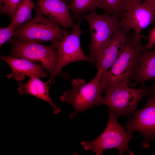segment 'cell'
<instances>
[{"label": "cell", "instance_id": "44dd1931", "mask_svg": "<svg viewBox=\"0 0 155 155\" xmlns=\"http://www.w3.org/2000/svg\"><path fill=\"white\" fill-rule=\"evenodd\" d=\"M148 40V43L144 46L147 49L150 50L152 48L155 44V26L150 31Z\"/></svg>", "mask_w": 155, "mask_h": 155}, {"label": "cell", "instance_id": "52a82bcc", "mask_svg": "<svg viewBox=\"0 0 155 155\" xmlns=\"http://www.w3.org/2000/svg\"><path fill=\"white\" fill-rule=\"evenodd\" d=\"M60 25L53 20L36 13L33 18L15 30L12 38L20 41L52 42L61 40L64 36L65 29Z\"/></svg>", "mask_w": 155, "mask_h": 155}, {"label": "cell", "instance_id": "ffe728a7", "mask_svg": "<svg viewBox=\"0 0 155 155\" xmlns=\"http://www.w3.org/2000/svg\"><path fill=\"white\" fill-rule=\"evenodd\" d=\"M15 30L9 26L6 28H0V46L6 42H9L15 34Z\"/></svg>", "mask_w": 155, "mask_h": 155}, {"label": "cell", "instance_id": "ac0fdd59", "mask_svg": "<svg viewBox=\"0 0 155 155\" xmlns=\"http://www.w3.org/2000/svg\"><path fill=\"white\" fill-rule=\"evenodd\" d=\"M131 2L130 0H104L99 8L104 13L117 15L120 19Z\"/></svg>", "mask_w": 155, "mask_h": 155}, {"label": "cell", "instance_id": "2e32d148", "mask_svg": "<svg viewBox=\"0 0 155 155\" xmlns=\"http://www.w3.org/2000/svg\"><path fill=\"white\" fill-rule=\"evenodd\" d=\"M34 7L33 0H22L15 9L9 25L16 30L31 20L32 12Z\"/></svg>", "mask_w": 155, "mask_h": 155}, {"label": "cell", "instance_id": "7c38bea8", "mask_svg": "<svg viewBox=\"0 0 155 155\" xmlns=\"http://www.w3.org/2000/svg\"><path fill=\"white\" fill-rule=\"evenodd\" d=\"M35 9L36 13L53 20L65 29H73L76 25L65 0H38Z\"/></svg>", "mask_w": 155, "mask_h": 155}, {"label": "cell", "instance_id": "5bb4252c", "mask_svg": "<svg viewBox=\"0 0 155 155\" xmlns=\"http://www.w3.org/2000/svg\"><path fill=\"white\" fill-rule=\"evenodd\" d=\"M51 83L49 80L44 82L39 78H30L26 83H18V93L21 95H31L46 102L52 106L54 113L57 114L61 112V109L54 104L49 94V84Z\"/></svg>", "mask_w": 155, "mask_h": 155}, {"label": "cell", "instance_id": "603a6c76", "mask_svg": "<svg viewBox=\"0 0 155 155\" xmlns=\"http://www.w3.org/2000/svg\"><path fill=\"white\" fill-rule=\"evenodd\" d=\"M148 0L151 5L155 8V0Z\"/></svg>", "mask_w": 155, "mask_h": 155}, {"label": "cell", "instance_id": "9c48e42d", "mask_svg": "<svg viewBox=\"0 0 155 155\" xmlns=\"http://www.w3.org/2000/svg\"><path fill=\"white\" fill-rule=\"evenodd\" d=\"M145 106L136 110L132 118L126 123L127 132L132 135L138 131L144 137L142 145L144 147L149 146L150 142L155 140V93L151 92Z\"/></svg>", "mask_w": 155, "mask_h": 155}, {"label": "cell", "instance_id": "d6986e66", "mask_svg": "<svg viewBox=\"0 0 155 155\" xmlns=\"http://www.w3.org/2000/svg\"><path fill=\"white\" fill-rule=\"evenodd\" d=\"M22 0H0V11L7 14L11 20L14 12Z\"/></svg>", "mask_w": 155, "mask_h": 155}, {"label": "cell", "instance_id": "9a60e30c", "mask_svg": "<svg viewBox=\"0 0 155 155\" xmlns=\"http://www.w3.org/2000/svg\"><path fill=\"white\" fill-rule=\"evenodd\" d=\"M150 80H155V50L150 51L146 48L136 71L134 82L128 84L134 88L140 83Z\"/></svg>", "mask_w": 155, "mask_h": 155}, {"label": "cell", "instance_id": "4fadbf2b", "mask_svg": "<svg viewBox=\"0 0 155 155\" xmlns=\"http://www.w3.org/2000/svg\"><path fill=\"white\" fill-rule=\"evenodd\" d=\"M1 59L6 62L11 69L7 76L9 79L13 77L14 80L20 82L25 79V76L39 78L47 76L39 65L25 58L2 56Z\"/></svg>", "mask_w": 155, "mask_h": 155}, {"label": "cell", "instance_id": "3957f363", "mask_svg": "<svg viewBox=\"0 0 155 155\" xmlns=\"http://www.w3.org/2000/svg\"><path fill=\"white\" fill-rule=\"evenodd\" d=\"M101 74V71H98L96 76L88 83L82 79H73L71 84L72 88L63 92L60 100L71 105L74 109V112L69 114V119L89 108L99 106L102 97Z\"/></svg>", "mask_w": 155, "mask_h": 155}, {"label": "cell", "instance_id": "7a4b0ae2", "mask_svg": "<svg viewBox=\"0 0 155 155\" xmlns=\"http://www.w3.org/2000/svg\"><path fill=\"white\" fill-rule=\"evenodd\" d=\"M141 84L140 87L137 89L129 87L127 82L109 88L106 91L105 96L102 97L99 106H108L117 118L122 116L130 118L142 98L148 96L151 92V88L146 86L144 82Z\"/></svg>", "mask_w": 155, "mask_h": 155}, {"label": "cell", "instance_id": "8fae6325", "mask_svg": "<svg viewBox=\"0 0 155 155\" xmlns=\"http://www.w3.org/2000/svg\"><path fill=\"white\" fill-rule=\"evenodd\" d=\"M130 30L121 26L115 32L109 44L99 54L95 66L102 74L107 72L124 50Z\"/></svg>", "mask_w": 155, "mask_h": 155}, {"label": "cell", "instance_id": "ba28073f", "mask_svg": "<svg viewBox=\"0 0 155 155\" xmlns=\"http://www.w3.org/2000/svg\"><path fill=\"white\" fill-rule=\"evenodd\" d=\"M82 17L78 19L77 24L70 34L65 29V35L60 40L51 42L57 50L59 55L57 66L49 80L52 82L53 78L59 73L62 69L72 62L85 61L94 65V63L90 56L86 55L81 47L80 37L83 32L80 28Z\"/></svg>", "mask_w": 155, "mask_h": 155}, {"label": "cell", "instance_id": "4316f807", "mask_svg": "<svg viewBox=\"0 0 155 155\" xmlns=\"http://www.w3.org/2000/svg\"></svg>", "mask_w": 155, "mask_h": 155}, {"label": "cell", "instance_id": "6da1fadb", "mask_svg": "<svg viewBox=\"0 0 155 155\" xmlns=\"http://www.w3.org/2000/svg\"><path fill=\"white\" fill-rule=\"evenodd\" d=\"M146 49L142 45L141 39H137L133 35L128 36L127 44L122 53L109 69L101 74L102 93L105 94L108 88L116 86L121 83L127 82L128 84L134 80Z\"/></svg>", "mask_w": 155, "mask_h": 155}, {"label": "cell", "instance_id": "30bf717a", "mask_svg": "<svg viewBox=\"0 0 155 155\" xmlns=\"http://www.w3.org/2000/svg\"><path fill=\"white\" fill-rule=\"evenodd\" d=\"M155 8L148 0L140 3L131 2L122 17L121 25L133 31V35L138 39L148 38L141 33L154 21Z\"/></svg>", "mask_w": 155, "mask_h": 155}, {"label": "cell", "instance_id": "7402d4cb", "mask_svg": "<svg viewBox=\"0 0 155 155\" xmlns=\"http://www.w3.org/2000/svg\"><path fill=\"white\" fill-rule=\"evenodd\" d=\"M147 0H130L131 2L132 3H140L144 1H145Z\"/></svg>", "mask_w": 155, "mask_h": 155}, {"label": "cell", "instance_id": "d4e9b609", "mask_svg": "<svg viewBox=\"0 0 155 155\" xmlns=\"http://www.w3.org/2000/svg\"><path fill=\"white\" fill-rule=\"evenodd\" d=\"M42 0H39V1H42Z\"/></svg>", "mask_w": 155, "mask_h": 155}, {"label": "cell", "instance_id": "484cf974", "mask_svg": "<svg viewBox=\"0 0 155 155\" xmlns=\"http://www.w3.org/2000/svg\"><path fill=\"white\" fill-rule=\"evenodd\" d=\"M154 47H155V44H154Z\"/></svg>", "mask_w": 155, "mask_h": 155}, {"label": "cell", "instance_id": "cb8c5ba5", "mask_svg": "<svg viewBox=\"0 0 155 155\" xmlns=\"http://www.w3.org/2000/svg\"><path fill=\"white\" fill-rule=\"evenodd\" d=\"M152 92L155 93V83L154 84L151 88Z\"/></svg>", "mask_w": 155, "mask_h": 155}, {"label": "cell", "instance_id": "277c9868", "mask_svg": "<svg viewBox=\"0 0 155 155\" xmlns=\"http://www.w3.org/2000/svg\"><path fill=\"white\" fill-rule=\"evenodd\" d=\"M109 119L106 127L102 133L93 140L86 142L83 141L81 145L86 150H91L96 155H101L104 150L116 148L119 150V155L127 152L130 155L134 153L129 150V142L134 137L128 133L125 128L121 125L113 111L109 108Z\"/></svg>", "mask_w": 155, "mask_h": 155}, {"label": "cell", "instance_id": "5b68a950", "mask_svg": "<svg viewBox=\"0 0 155 155\" xmlns=\"http://www.w3.org/2000/svg\"><path fill=\"white\" fill-rule=\"evenodd\" d=\"M82 17L89 24L91 38L88 46L90 56L95 65L98 56L109 44L115 32L121 26L120 19L117 15L100 14L95 10Z\"/></svg>", "mask_w": 155, "mask_h": 155}, {"label": "cell", "instance_id": "e0dca14e", "mask_svg": "<svg viewBox=\"0 0 155 155\" xmlns=\"http://www.w3.org/2000/svg\"><path fill=\"white\" fill-rule=\"evenodd\" d=\"M104 0H70L68 8L73 13V19L82 17L84 13L95 10Z\"/></svg>", "mask_w": 155, "mask_h": 155}, {"label": "cell", "instance_id": "8992f818", "mask_svg": "<svg viewBox=\"0 0 155 155\" xmlns=\"http://www.w3.org/2000/svg\"><path fill=\"white\" fill-rule=\"evenodd\" d=\"M12 49L9 56L24 58L45 69L51 75L58 63L57 49L51 44L49 45L34 41H20L12 39L9 42Z\"/></svg>", "mask_w": 155, "mask_h": 155}]
</instances>
